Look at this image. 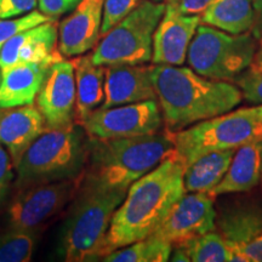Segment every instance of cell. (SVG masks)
Listing matches in <instances>:
<instances>
[{
    "label": "cell",
    "mask_w": 262,
    "mask_h": 262,
    "mask_svg": "<svg viewBox=\"0 0 262 262\" xmlns=\"http://www.w3.org/2000/svg\"><path fill=\"white\" fill-rule=\"evenodd\" d=\"M165 3L142 0L135 10L102 37L91 61L97 66L143 64L152 61L153 34L165 11Z\"/></svg>",
    "instance_id": "obj_8"
},
{
    "label": "cell",
    "mask_w": 262,
    "mask_h": 262,
    "mask_svg": "<svg viewBox=\"0 0 262 262\" xmlns=\"http://www.w3.org/2000/svg\"><path fill=\"white\" fill-rule=\"evenodd\" d=\"M51 19L54 18L49 17L48 15L42 14L41 11H37V10H33L28 14L16 18L0 19V51H2V48L4 47L5 42L9 39L15 37L16 34L35 27V26L51 21Z\"/></svg>",
    "instance_id": "obj_27"
},
{
    "label": "cell",
    "mask_w": 262,
    "mask_h": 262,
    "mask_svg": "<svg viewBox=\"0 0 262 262\" xmlns=\"http://www.w3.org/2000/svg\"><path fill=\"white\" fill-rule=\"evenodd\" d=\"M172 245L168 242L148 235L135 243L117 249L102 258L107 262H165L169 261Z\"/></svg>",
    "instance_id": "obj_24"
},
{
    "label": "cell",
    "mask_w": 262,
    "mask_h": 262,
    "mask_svg": "<svg viewBox=\"0 0 262 262\" xmlns=\"http://www.w3.org/2000/svg\"><path fill=\"white\" fill-rule=\"evenodd\" d=\"M37 6L38 0H0V19L19 17Z\"/></svg>",
    "instance_id": "obj_31"
},
{
    "label": "cell",
    "mask_w": 262,
    "mask_h": 262,
    "mask_svg": "<svg viewBox=\"0 0 262 262\" xmlns=\"http://www.w3.org/2000/svg\"><path fill=\"white\" fill-rule=\"evenodd\" d=\"M75 100L73 62L61 56L48 67L35 98V106L44 117L48 129H60L74 123Z\"/></svg>",
    "instance_id": "obj_13"
},
{
    "label": "cell",
    "mask_w": 262,
    "mask_h": 262,
    "mask_svg": "<svg viewBox=\"0 0 262 262\" xmlns=\"http://www.w3.org/2000/svg\"><path fill=\"white\" fill-rule=\"evenodd\" d=\"M38 232L3 228L0 231V262H28L37 245Z\"/></svg>",
    "instance_id": "obj_25"
},
{
    "label": "cell",
    "mask_w": 262,
    "mask_h": 262,
    "mask_svg": "<svg viewBox=\"0 0 262 262\" xmlns=\"http://www.w3.org/2000/svg\"><path fill=\"white\" fill-rule=\"evenodd\" d=\"M247 102L262 104V72L248 68L233 80Z\"/></svg>",
    "instance_id": "obj_29"
},
{
    "label": "cell",
    "mask_w": 262,
    "mask_h": 262,
    "mask_svg": "<svg viewBox=\"0 0 262 262\" xmlns=\"http://www.w3.org/2000/svg\"><path fill=\"white\" fill-rule=\"evenodd\" d=\"M142 0H103V15L101 25V37L112 29L114 26L125 18L135 10Z\"/></svg>",
    "instance_id": "obj_28"
},
{
    "label": "cell",
    "mask_w": 262,
    "mask_h": 262,
    "mask_svg": "<svg viewBox=\"0 0 262 262\" xmlns=\"http://www.w3.org/2000/svg\"><path fill=\"white\" fill-rule=\"evenodd\" d=\"M83 181L78 178L42 183L16 191L4 216V228L33 231L57 216L77 195Z\"/></svg>",
    "instance_id": "obj_9"
},
{
    "label": "cell",
    "mask_w": 262,
    "mask_h": 262,
    "mask_svg": "<svg viewBox=\"0 0 262 262\" xmlns=\"http://www.w3.org/2000/svg\"><path fill=\"white\" fill-rule=\"evenodd\" d=\"M14 163L10 158L8 150L0 143V208L8 198L12 182L15 181Z\"/></svg>",
    "instance_id": "obj_30"
},
{
    "label": "cell",
    "mask_w": 262,
    "mask_h": 262,
    "mask_svg": "<svg viewBox=\"0 0 262 262\" xmlns=\"http://www.w3.org/2000/svg\"><path fill=\"white\" fill-rule=\"evenodd\" d=\"M152 67L145 63L106 66L104 98L97 110L157 100Z\"/></svg>",
    "instance_id": "obj_16"
},
{
    "label": "cell",
    "mask_w": 262,
    "mask_h": 262,
    "mask_svg": "<svg viewBox=\"0 0 262 262\" xmlns=\"http://www.w3.org/2000/svg\"><path fill=\"white\" fill-rule=\"evenodd\" d=\"M103 0H81L58 26V50L63 57L86 54L101 37Z\"/></svg>",
    "instance_id": "obj_15"
},
{
    "label": "cell",
    "mask_w": 262,
    "mask_h": 262,
    "mask_svg": "<svg viewBox=\"0 0 262 262\" xmlns=\"http://www.w3.org/2000/svg\"><path fill=\"white\" fill-rule=\"evenodd\" d=\"M153 2H157V3H170V2H172V0H153Z\"/></svg>",
    "instance_id": "obj_38"
},
{
    "label": "cell",
    "mask_w": 262,
    "mask_h": 262,
    "mask_svg": "<svg viewBox=\"0 0 262 262\" xmlns=\"http://www.w3.org/2000/svg\"><path fill=\"white\" fill-rule=\"evenodd\" d=\"M183 245L191 262H229L232 251L217 231L199 235Z\"/></svg>",
    "instance_id": "obj_26"
},
{
    "label": "cell",
    "mask_w": 262,
    "mask_h": 262,
    "mask_svg": "<svg viewBox=\"0 0 262 262\" xmlns=\"http://www.w3.org/2000/svg\"><path fill=\"white\" fill-rule=\"evenodd\" d=\"M152 80L164 127L172 134L229 112L243 100L235 84L209 79L191 67L153 64Z\"/></svg>",
    "instance_id": "obj_2"
},
{
    "label": "cell",
    "mask_w": 262,
    "mask_h": 262,
    "mask_svg": "<svg viewBox=\"0 0 262 262\" xmlns=\"http://www.w3.org/2000/svg\"><path fill=\"white\" fill-rule=\"evenodd\" d=\"M214 0H172L179 10L187 15H202Z\"/></svg>",
    "instance_id": "obj_34"
},
{
    "label": "cell",
    "mask_w": 262,
    "mask_h": 262,
    "mask_svg": "<svg viewBox=\"0 0 262 262\" xmlns=\"http://www.w3.org/2000/svg\"><path fill=\"white\" fill-rule=\"evenodd\" d=\"M183 171L185 166L172 153L130 186L111 221L102 258L156 231L173 204L186 193Z\"/></svg>",
    "instance_id": "obj_1"
},
{
    "label": "cell",
    "mask_w": 262,
    "mask_h": 262,
    "mask_svg": "<svg viewBox=\"0 0 262 262\" xmlns=\"http://www.w3.org/2000/svg\"><path fill=\"white\" fill-rule=\"evenodd\" d=\"M63 56L58 50L50 60L39 63H21L3 71L0 83V110L21 107L35 102L48 67Z\"/></svg>",
    "instance_id": "obj_19"
},
{
    "label": "cell",
    "mask_w": 262,
    "mask_h": 262,
    "mask_svg": "<svg viewBox=\"0 0 262 262\" xmlns=\"http://www.w3.org/2000/svg\"><path fill=\"white\" fill-rule=\"evenodd\" d=\"M258 47L253 33L231 34L201 24L189 45L187 62L209 79L231 81L250 67Z\"/></svg>",
    "instance_id": "obj_7"
},
{
    "label": "cell",
    "mask_w": 262,
    "mask_h": 262,
    "mask_svg": "<svg viewBox=\"0 0 262 262\" xmlns=\"http://www.w3.org/2000/svg\"><path fill=\"white\" fill-rule=\"evenodd\" d=\"M93 139H117L158 134L164 120L157 100L96 110L81 125Z\"/></svg>",
    "instance_id": "obj_10"
},
{
    "label": "cell",
    "mask_w": 262,
    "mask_h": 262,
    "mask_svg": "<svg viewBox=\"0 0 262 262\" xmlns=\"http://www.w3.org/2000/svg\"><path fill=\"white\" fill-rule=\"evenodd\" d=\"M56 19L24 31L9 39L0 51V70L6 71L21 63H39L50 60L58 51Z\"/></svg>",
    "instance_id": "obj_17"
},
{
    "label": "cell",
    "mask_w": 262,
    "mask_h": 262,
    "mask_svg": "<svg viewBox=\"0 0 262 262\" xmlns=\"http://www.w3.org/2000/svg\"><path fill=\"white\" fill-rule=\"evenodd\" d=\"M253 2V8H254V26L251 29V33L257 40L262 39V0H251Z\"/></svg>",
    "instance_id": "obj_35"
},
{
    "label": "cell",
    "mask_w": 262,
    "mask_h": 262,
    "mask_svg": "<svg viewBox=\"0 0 262 262\" xmlns=\"http://www.w3.org/2000/svg\"><path fill=\"white\" fill-rule=\"evenodd\" d=\"M2 77H3V74H2V70H0V83H2Z\"/></svg>",
    "instance_id": "obj_39"
},
{
    "label": "cell",
    "mask_w": 262,
    "mask_h": 262,
    "mask_svg": "<svg viewBox=\"0 0 262 262\" xmlns=\"http://www.w3.org/2000/svg\"><path fill=\"white\" fill-rule=\"evenodd\" d=\"M216 231L233 255L262 234V194L244 192L214 198Z\"/></svg>",
    "instance_id": "obj_11"
},
{
    "label": "cell",
    "mask_w": 262,
    "mask_h": 262,
    "mask_svg": "<svg viewBox=\"0 0 262 262\" xmlns=\"http://www.w3.org/2000/svg\"><path fill=\"white\" fill-rule=\"evenodd\" d=\"M80 2L81 0H38V6L42 14L56 19L71 12Z\"/></svg>",
    "instance_id": "obj_32"
},
{
    "label": "cell",
    "mask_w": 262,
    "mask_h": 262,
    "mask_svg": "<svg viewBox=\"0 0 262 262\" xmlns=\"http://www.w3.org/2000/svg\"><path fill=\"white\" fill-rule=\"evenodd\" d=\"M169 261L172 262H191L187 250L183 245H173Z\"/></svg>",
    "instance_id": "obj_36"
},
{
    "label": "cell",
    "mask_w": 262,
    "mask_h": 262,
    "mask_svg": "<svg viewBox=\"0 0 262 262\" xmlns=\"http://www.w3.org/2000/svg\"><path fill=\"white\" fill-rule=\"evenodd\" d=\"M72 62L77 89L74 123L83 125L84 120L103 102L106 67L95 64L90 55H80Z\"/></svg>",
    "instance_id": "obj_21"
},
{
    "label": "cell",
    "mask_w": 262,
    "mask_h": 262,
    "mask_svg": "<svg viewBox=\"0 0 262 262\" xmlns=\"http://www.w3.org/2000/svg\"><path fill=\"white\" fill-rule=\"evenodd\" d=\"M173 150V134L166 130L145 136L89 137V152L83 180L127 192L134 182L152 171L171 156Z\"/></svg>",
    "instance_id": "obj_3"
},
{
    "label": "cell",
    "mask_w": 262,
    "mask_h": 262,
    "mask_svg": "<svg viewBox=\"0 0 262 262\" xmlns=\"http://www.w3.org/2000/svg\"><path fill=\"white\" fill-rule=\"evenodd\" d=\"M235 149L205 153L188 164L183 171V186L188 193H209L220 183L231 165Z\"/></svg>",
    "instance_id": "obj_22"
},
{
    "label": "cell",
    "mask_w": 262,
    "mask_h": 262,
    "mask_svg": "<svg viewBox=\"0 0 262 262\" xmlns=\"http://www.w3.org/2000/svg\"><path fill=\"white\" fill-rule=\"evenodd\" d=\"M47 130L44 117L34 103L0 110V143L15 168L28 147Z\"/></svg>",
    "instance_id": "obj_18"
},
{
    "label": "cell",
    "mask_w": 262,
    "mask_h": 262,
    "mask_svg": "<svg viewBox=\"0 0 262 262\" xmlns=\"http://www.w3.org/2000/svg\"><path fill=\"white\" fill-rule=\"evenodd\" d=\"M126 191L81 181L60 235V255L67 262L102 258L104 239Z\"/></svg>",
    "instance_id": "obj_4"
},
{
    "label": "cell",
    "mask_w": 262,
    "mask_h": 262,
    "mask_svg": "<svg viewBox=\"0 0 262 262\" xmlns=\"http://www.w3.org/2000/svg\"><path fill=\"white\" fill-rule=\"evenodd\" d=\"M262 139V104L229 111L173 134V155L187 166L209 152L237 149Z\"/></svg>",
    "instance_id": "obj_6"
},
{
    "label": "cell",
    "mask_w": 262,
    "mask_h": 262,
    "mask_svg": "<svg viewBox=\"0 0 262 262\" xmlns=\"http://www.w3.org/2000/svg\"><path fill=\"white\" fill-rule=\"evenodd\" d=\"M89 136L77 123L48 129L22 156L16 166V191L32 186L74 179L84 172Z\"/></svg>",
    "instance_id": "obj_5"
},
{
    "label": "cell",
    "mask_w": 262,
    "mask_h": 262,
    "mask_svg": "<svg viewBox=\"0 0 262 262\" xmlns=\"http://www.w3.org/2000/svg\"><path fill=\"white\" fill-rule=\"evenodd\" d=\"M249 68H250V70H254V71L262 72V39L261 40H258V47H257L256 54H255L254 60H253V62H251L250 67Z\"/></svg>",
    "instance_id": "obj_37"
},
{
    "label": "cell",
    "mask_w": 262,
    "mask_h": 262,
    "mask_svg": "<svg viewBox=\"0 0 262 262\" xmlns=\"http://www.w3.org/2000/svg\"><path fill=\"white\" fill-rule=\"evenodd\" d=\"M254 19L251 0H214L201 15L202 24L231 34L251 32Z\"/></svg>",
    "instance_id": "obj_23"
},
{
    "label": "cell",
    "mask_w": 262,
    "mask_h": 262,
    "mask_svg": "<svg viewBox=\"0 0 262 262\" xmlns=\"http://www.w3.org/2000/svg\"><path fill=\"white\" fill-rule=\"evenodd\" d=\"M216 209L208 193L186 192L150 235L172 245L185 244L199 235L215 231Z\"/></svg>",
    "instance_id": "obj_12"
},
{
    "label": "cell",
    "mask_w": 262,
    "mask_h": 262,
    "mask_svg": "<svg viewBox=\"0 0 262 262\" xmlns=\"http://www.w3.org/2000/svg\"><path fill=\"white\" fill-rule=\"evenodd\" d=\"M262 180V139L254 140L235 149L231 165L216 187L208 193L219 195L254 191Z\"/></svg>",
    "instance_id": "obj_20"
},
{
    "label": "cell",
    "mask_w": 262,
    "mask_h": 262,
    "mask_svg": "<svg viewBox=\"0 0 262 262\" xmlns=\"http://www.w3.org/2000/svg\"><path fill=\"white\" fill-rule=\"evenodd\" d=\"M202 24L201 15H187L172 2L166 3L165 11L153 34V64L182 66L196 28Z\"/></svg>",
    "instance_id": "obj_14"
},
{
    "label": "cell",
    "mask_w": 262,
    "mask_h": 262,
    "mask_svg": "<svg viewBox=\"0 0 262 262\" xmlns=\"http://www.w3.org/2000/svg\"><path fill=\"white\" fill-rule=\"evenodd\" d=\"M233 262H262V234L233 255Z\"/></svg>",
    "instance_id": "obj_33"
}]
</instances>
